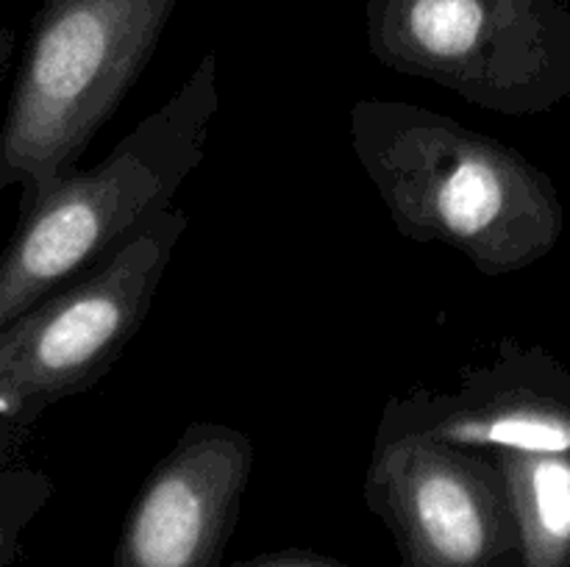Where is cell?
Listing matches in <instances>:
<instances>
[{
  "label": "cell",
  "mask_w": 570,
  "mask_h": 567,
  "mask_svg": "<svg viewBox=\"0 0 570 567\" xmlns=\"http://www.w3.org/2000/svg\"><path fill=\"white\" fill-rule=\"evenodd\" d=\"M351 148L399 233L490 278L543 261L566 231L554 181L512 145L404 100H356Z\"/></svg>",
  "instance_id": "obj_1"
},
{
  "label": "cell",
  "mask_w": 570,
  "mask_h": 567,
  "mask_svg": "<svg viewBox=\"0 0 570 567\" xmlns=\"http://www.w3.org/2000/svg\"><path fill=\"white\" fill-rule=\"evenodd\" d=\"M376 434H412L473 450L570 454V370L538 345L504 342L456 389L390 398Z\"/></svg>",
  "instance_id": "obj_8"
},
{
  "label": "cell",
  "mask_w": 570,
  "mask_h": 567,
  "mask_svg": "<svg viewBox=\"0 0 570 567\" xmlns=\"http://www.w3.org/2000/svg\"><path fill=\"white\" fill-rule=\"evenodd\" d=\"M365 504L401 567H521L504 478L484 450L376 434Z\"/></svg>",
  "instance_id": "obj_6"
},
{
  "label": "cell",
  "mask_w": 570,
  "mask_h": 567,
  "mask_svg": "<svg viewBox=\"0 0 570 567\" xmlns=\"http://www.w3.org/2000/svg\"><path fill=\"white\" fill-rule=\"evenodd\" d=\"M178 0H42L0 126V195L20 189V215L111 120Z\"/></svg>",
  "instance_id": "obj_3"
},
{
  "label": "cell",
  "mask_w": 570,
  "mask_h": 567,
  "mask_svg": "<svg viewBox=\"0 0 570 567\" xmlns=\"http://www.w3.org/2000/svg\"><path fill=\"white\" fill-rule=\"evenodd\" d=\"M53 489L48 472L0 456V567L14 561L22 537L53 498Z\"/></svg>",
  "instance_id": "obj_10"
},
{
  "label": "cell",
  "mask_w": 570,
  "mask_h": 567,
  "mask_svg": "<svg viewBox=\"0 0 570 567\" xmlns=\"http://www.w3.org/2000/svg\"><path fill=\"white\" fill-rule=\"evenodd\" d=\"M217 109V53L209 50L173 98L142 117L104 161L59 178L22 211L0 253V331L173 206L204 161Z\"/></svg>",
  "instance_id": "obj_2"
},
{
  "label": "cell",
  "mask_w": 570,
  "mask_h": 567,
  "mask_svg": "<svg viewBox=\"0 0 570 567\" xmlns=\"http://www.w3.org/2000/svg\"><path fill=\"white\" fill-rule=\"evenodd\" d=\"M232 567H348L332 556H321L315 550H276V554H262L248 561H239Z\"/></svg>",
  "instance_id": "obj_11"
},
{
  "label": "cell",
  "mask_w": 570,
  "mask_h": 567,
  "mask_svg": "<svg viewBox=\"0 0 570 567\" xmlns=\"http://www.w3.org/2000/svg\"><path fill=\"white\" fill-rule=\"evenodd\" d=\"M11 50H14V31H9V28H0V67L9 61Z\"/></svg>",
  "instance_id": "obj_12"
},
{
  "label": "cell",
  "mask_w": 570,
  "mask_h": 567,
  "mask_svg": "<svg viewBox=\"0 0 570 567\" xmlns=\"http://www.w3.org/2000/svg\"><path fill=\"white\" fill-rule=\"evenodd\" d=\"M187 226V211L167 206L109 259L0 331L3 426L26 434L48 406L87 392L115 367L150 315Z\"/></svg>",
  "instance_id": "obj_5"
},
{
  "label": "cell",
  "mask_w": 570,
  "mask_h": 567,
  "mask_svg": "<svg viewBox=\"0 0 570 567\" xmlns=\"http://www.w3.org/2000/svg\"><path fill=\"white\" fill-rule=\"evenodd\" d=\"M254 470L248 434L189 422L122 520L111 567H220Z\"/></svg>",
  "instance_id": "obj_7"
},
{
  "label": "cell",
  "mask_w": 570,
  "mask_h": 567,
  "mask_svg": "<svg viewBox=\"0 0 570 567\" xmlns=\"http://www.w3.org/2000/svg\"><path fill=\"white\" fill-rule=\"evenodd\" d=\"M367 48L476 109L532 117L570 98L568 0H367Z\"/></svg>",
  "instance_id": "obj_4"
},
{
  "label": "cell",
  "mask_w": 570,
  "mask_h": 567,
  "mask_svg": "<svg viewBox=\"0 0 570 567\" xmlns=\"http://www.w3.org/2000/svg\"><path fill=\"white\" fill-rule=\"evenodd\" d=\"M484 454L504 478L521 567H570V454Z\"/></svg>",
  "instance_id": "obj_9"
}]
</instances>
